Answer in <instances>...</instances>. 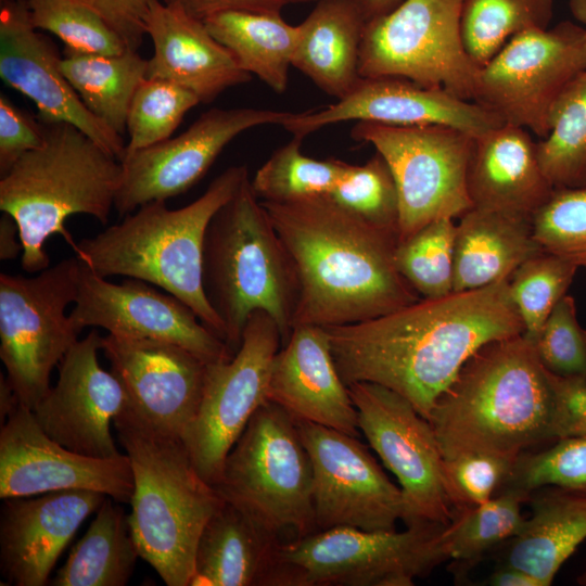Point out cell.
I'll return each instance as SVG.
<instances>
[{
	"instance_id": "obj_35",
	"label": "cell",
	"mask_w": 586,
	"mask_h": 586,
	"mask_svg": "<svg viewBox=\"0 0 586 586\" xmlns=\"http://www.w3.org/2000/svg\"><path fill=\"white\" fill-rule=\"evenodd\" d=\"M537 156L553 188L586 186V71L559 98Z\"/></svg>"
},
{
	"instance_id": "obj_26",
	"label": "cell",
	"mask_w": 586,
	"mask_h": 586,
	"mask_svg": "<svg viewBox=\"0 0 586 586\" xmlns=\"http://www.w3.org/2000/svg\"><path fill=\"white\" fill-rule=\"evenodd\" d=\"M144 24L153 43L146 78L179 85L200 103H211L228 88L252 79L204 22L162 0H149Z\"/></svg>"
},
{
	"instance_id": "obj_3",
	"label": "cell",
	"mask_w": 586,
	"mask_h": 586,
	"mask_svg": "<svg viewBox=\"0 0 586 586\" xmlns=\"http://www.w3.org/2000/svg\"><path fill=\"white\" fill-rule=\"evenodd\" d=\"M443 459L468 453L519 457L575 436L557 374L524 334L480 347L428 420Z\"/></svg>"
},
{
	"instance_id": "obj_39",
	"label": "cell",
	"mask_w": 586,
	"mask_h": 586,
	"mask_svg": "<svg viewBox=\"0 0 586 586\" xmlns=\"http://www.w3.org/2000/svg\"><path fill=\"white\" fill-rule=\"evenodd\" d=\"M455 233L454 219L444 217L398 241L397 269L422 298H437L454 292Z\"/></svg>"
},
{
	"instance_id": "obj_13",
	"label": "cell",
	"mask_w": 586,
	"mask_h": 586,
	"mask_svg": "<svg viewBox=\"0 0 586 586\" xmlns=\"http://www.w3.org/2000/svg\"><path fill=\"white\" fill-rule=\"evenodd\" d=\"M356 141L370 143L387 163L399 198V239L438 218L472 207L467 169L474 137L445 125L393 126L358 122Z\"/></svg>"
},
{
	"instance_id": "obj_53",
	"label": "cell",
	"mask_w": 586,
	"mask_h": 586,
	"mask_svg": "<svg viewBox=\"0 0 586 586\" xmlns=\"http://www.w3.org/2000/svg\"><path fill=\"white\" fill-rule=\"evenodd\" d=\"M486 584L491 586H542L539 581L528 573L505 564L497 566L486 579Z\"/></svg>"
},
{
	"instance_id": "obj_44",
	"label": "cell",
	"mask_w": 586,
	"mask_h": 586,
	"mask_svg": "<svg viewBox=\"0 0 586 586\" xmlns=\"http://www.w3.org/2000/svg\"><path fill=\"white\" fill-rule=\"evenodd\" d=\"M547 485L586 494V435L521 454L499 492L515 489L530 495Z\"/></svg>"
},
{
	"instance_id": "obj_58",
	"label": "cell",
	"mask_w": 586,
	"mask_h": 586,
	"mask_svg": "<svg viewBox=\"0 0 586 586\" xmlns=\"http://www.w3.org/2000/svg\"><path fill=\"white\" fill-rule=\"evenodd\" d=\"M288 1L290 4V3H303V2L314 1V0H288Z\"/></svg>"
},
{
	"instance_id": "obj_25",
	"label": "cell",
	"mask_w": 586,
	"mask_h": 586,
	"mask_svg": "<svg viewBox=\"0 0 586 586\" xmlns=\"http://www.w3.org/2000/svg\"><path fill=\"white\" fill-rule=\"evenodd\" d=\"M267 399L296 420L358 434L357 410L335 367L323 327L293 328L275 356Z\"/></svg>"
},
{
	"instance_id": "obj_27",
	"label": "cell",
	"mask_w": 586,
	"mask_h": 586,
	"mask_svg": "<svg viewBox=\"0 0 586 586\" xmlns=\"http://www.w3.org/2000/svg\"><path fill=\"white\" fill-rule=\"evenodd\" d=\"M466 183L472 207L531 217L555 189L528 130L506 123L474 137Z\"/></svg>"
},
{
	"instance_id": "obj_50",
	"label": "cell",
	"mask_w": 586,
	"mask_h": 586,
	"mask_svg": "<svg viewBox=\"0 0 586 586\" xmlns=\"http://www.w3.org/2000/svg\"><path fill=\"white\" fill-rule=\"evenodd\" d=\"M169 7L204 22L208 17L229 11L281 13L288 0H162Z\"/></svg>"
},
{
	"instance_id": "obj_57",
	"label": "cell",
	"mask_w": 586,
	"mask_h": 586,
	"mask_svg": "<svg viewBox=\"0 0 586 586\" xmlns=\"http://www.w3.org/2000/svg\"><path fill=\"white\" fill-rule=\"evenodd\" d=\"M576 582L578 585H583V586H586V572L581 574L577 578H576Z\"/></svg>"
},
{
	"instance_id": "obj_45",
	"label": "cell",
	"mask_w": 586,
	"mask_h": 586,
	"mask_svg": "<svg viewBox=\"0 0 586 586\" xmlns=\"http://www.w3.org/2000/svg\"><path fill=\"white\" fill-rule=\"evenodd\" d=\"M532 221L543 252L586 270V186L555 188Z\"/></svg>"
},
{
	"instance_id": "obj_29",
	"label": "cell",
	"mask_w": 586,
	"mask_h": 586,
	"mask_svg": "<svg viewBox=\"0 0 586 586\" xmlns=\"http://www.w3.org/2000/svg\"><path fill=\"white\" fill-rule=\"evenodd\" d=\"M456 224L454 291H469L508 279L543 252L531 216L471 207Z\"/></svg>"
},
{
	"instance_id": "obj_36",
	"label": "cell",
	"mask_w": 586,
	"mask_h": 586,
	"mask_svg": "<svg viewBox=\"0 0 586 586\" xmlns=\"http://www.w3.org/2000/svg\"><path fill=\"white\" fill-rule=\"evenodd\" d=\"M528 498V494L502 489L486 502L456 513L442 532L447 559L468 569L487 550L513 537L525 521L521 506Z\"/></svg>"
},
{
	"instance_id": "obj_48",
	"label": "cell",
	"mask_w": 586,
	"mask_h": 586,
	"mask_svg": "<svg viewBox=\"0 0 586 586\" xmlns=\"http://www.w3.org/2000/svg\"><path fill=\"white\" fill-rule=\"evenodd\" d=\"M46 139V126L11 99L0 93V175L27 152L41 146Z\"/></svg>"
},
{
	"instance_id": "obj_12",
	"label": "cell",
	"mask_w": 586,
	"mask_h": 586,
	"mask_svg": "<svg viewBox=\"0 0 586 586\" xmlns=\"http://www.w3.org/2000/svg\"><path fill=\"white\" fill-rule=\"evenodd\" d=\"M586 71L585 29L571 21L517 34L479 68L473 101L545 138L552 111Z\"/></svg>"
},
{
	"instance_id": "obj_20",
	"label": "cell",
	"mask_w": 586,
	"mask_h": 586,
	"mask_svg": "<svg viewBox=\"0 0 586 586\" xmlns=\"http://www.w3.org/2000/svg\"><path fill=\"white\" fill-rule=\"evenodd\" d=\"M97 330L78 340L59 364L53 387L33 409L42 431L67 449L94 458L120 456L111 432L114 419L130 408L119 380L101 367Z\"/></svg>"
},
{
	"instance_id": "obj_21",
	"label": "cell",
	"mask_w": 586,
	"mask_h": 586,
	"mask_svg": "<svg viewBox=\"0 0 586 586\" xmlns=\"http://www.w3.org/2000/svg\"><path fill=\"white\" fill-rule=\"evenodd\" d=\"M54 43L29 20L24 0H1L0 77L30 99L43 124L67 123L123 161V137L93 115L61 69Z\"/></svg>"
},
{
	"instance_id": "obj_42",
	"label": "cell",
	"mask_w": 586,
	"mask_h": 586,
	"mask_svg": "<svg viewBox=\"0 0 586 586\" xmlns=\"http://www.w3.org/2000/svg\"><path fill=\"white\" fill-rule=\"evenodd\" d=\"M199 103L194 93L179 85L145 78L129 106L126 154L169 139L184 115Z\"/></svg>"
},
{
	"instance_id": "obj_6",
	"label": "cell",
	"mask_w": 586,
	"mask_h": 586,
	"mask_svg": "<svg viewBox=\"0 0 586 586\" xmlns=\"http://www.w3.org/2000/svg\"><path fill=\"white\" fill-rule=\"evenodd\" d=\"M41 146L24 154L0 179V209L20 229L23 270L37 273L50 265L44 242L61 234L75 250L65 227L86 214L105 225L120 184L122 162L77 127L44 124Z\"/></svg>"
},
{
	"instance_id": "obj_2",
	"label": "cell",
	"mask_w": 586,
	"mask_h": 586,
	"mask_svg": "<svg viewBox=\"0 0 586 586\" xmlns=\"http://www.w3.org/2000/svg\"><path fill=\"white\" fill-rule=\"evenodd\" d=\"M260 202L296 272L293 328L362 322L420 300L397 269V234L365 221L328 194Z\"/></svg>"
},
{
	"instance_id": "obj_23",
	"label": "cell",
	"mask_w": 586,
	"mask_h": 586,
	"mask_svg": "<svg viewBox=\"0 0 586 586\" xmlns=\"http://www.w3.org/2000/svg\"><path fill=\"white\" fill-rule=\"evenodd\" d=\"M347 120L393 126L445 125L473 137L505 124L481 104L441 88L402 77H362L344 98L318 110L292 113L281 126L293 136L307 135Z\"/></svg>"
},
{
	"instance_id": "obj_54",
	"label": "cell",
	"mask_w": 586,
	"mask_h": 586,
	"mask_svg": "<svg viewBox=\"0 0 586 586\" xmlns=\"http://www.w3.org/2000/svg\"><path fill=\"white\" fill-rule=\"evenodd\" d=\"M20 400L17 395L3 373L0 375V419L5 421L9 415L17 408Z\"/></svg>"
},
{
	"instance_id": "obj_17",
	"label": "cell",
	"mask_w": 586,
	"mask_h": 586,
	"mask_svg": "<svg viewBox=\"0 0 586 586\" xmlns=\"http://www.w3.org/2000/svg\"><path fill=\"white\" fill-rule=\"evenodd\" d=\"M291 114L253 107L206 111L182 133L125 155L114 208L126 216L144 204L184 193L240 133L268 124L281 126Z\"/></svg>"
},
{
	"instance_id": "obj_56",
	"label": "cell",
	"mask_w": 586,
	"mask_h": 586,
	"mask_svg": "<svg viewBox=\"0 0 586 586\" xmlns=\"http://www.w3.org/2000/svg\"><path fill=\"white\" fill-rule=\"evenodd\" d=\"M573 17L583 25L586 35V0H569Z\"/></svg>"
},
{
	"instance_id": "obj_52",
	"label": "cell",
	"mask_w": 586,
	"mask_h": 586,
	"mask_svg": "<svg viewBox=\"0 0 586 586\" xmlns=\"http://www.w3.org/2000/svg\"><path fill=\"white\" fill-rule=\"evenodd\" d=\"M22 253L18 226L11 215L3 213L0 218V259L12 260Z\"/></svg>"
},
{
	"instance_id": "obj_32",
	"label": "cell",
	"mask_w": 586,
	"mask_h": 586,
	"mask_svg": "<svg viewBox=\"0 0 586 586\" xmlns=\"http://www.w3.org/2000/svg\"><path fill=\"white\" fill-rule=\"evenodd\" d=\"M209 33L250 75L257 76L277 93L288 87L289 68L300 40V26L281 13L229 11L204 21Z\"/></svg>"
},
{
	"instance_id": "obj_8",
	"label": "cell",
	"mask_w": 586,
	"mask_h": 586,
	"mask_svg": "<svg viewBox=\"0 0 586 586\" xmlns=\"http://www.w3.org/2000/svg\"><path fill=\"white\" fill-rule=\"evenodd\" d=\"M214 487L278 534L317 531L310 458L295 419L270 400L251 418Z\"/></svg>"
},
{
	"instance_id": "obj_37",
	"label": "cell",
	"mask_w": 586,
	"mask_h": 586,
	"mask_svg": "<svg viewBox=\"0 0 586 586\" xmlns=\"http://www.w3.org/2000/svg\"><path fill=\"white\" fill-rule=\"evenodd\" d=\"M555 0H463L461 33L466 50L479 66L485 65L519 33L547 28Z\"/></svg>"
},
{
	"instance_id": "obj_14",
	"label": "cell",
	"mask_w": 586,
	"mask_h": 586,
	"mask_svg": "<svg viewBox=\"0 0 586 586\" xmlns=\"http://www.w3.org/2000/svg\"><path fill=\"white\" fill-rule=\"evenodd\" d=\"M282 346L275 320L264 310L247 319L237 353L208 362L199 411L182 441L199 474L215 486L226 458L266 402L271 366Z\"/></svg>"
},
{
	"instance_id": "obj_38",
	"label": "cell",
	"mask_w": 586,
	"mask_h": 586,
	"mask_svg": "<svg viewBox=\"0 0 586 586\" xmlns=\"http://www.w3.org/2000/svg\"><path fill=\"white\" fill-rule=\"evenodd\" d=\"M303 139L293 136L256 171L251 186L258 199L283 203L328 194L347 171L351 164L342 160L306 156Z\"/></svg>"
},
{
	"instance_id": "obj_43",
	"label": "cell",
	"mask_w": 586,
	"mask_h": 586,
	"mask_svg": "<svg viewBox=\"0 0 586 586\" xmlns=\"http://www.w3.org/2000/svg\"><path fill=\"white\" fill-rule=\"evenodd\" d=\"M31 25L53 34L73 50L119 54L127 50L122 38L91 9L74 0H24Z\"/></svg>"
},
{
	"instance_id": "obj_55",
	"label": "cell",
	"mask_w": 586,
	"mask_h": 586,
	"mask_svg": "<svg viewBox=\"0 0 586 586\" xmlns=\"http://www.w3.org/2000/svg\"><path fill=\"white\" fill-rule=\"evenodd\" d=\"M360 11L362 12L365 18L368 21L383 15L396 5H398L403 0H354Z\"/></svg>"
},
{
	"instance_id": "obj_30",
	"label": "cell",
	"mask_w": 586,
	"mask_h": 586,
	"mask_svg": "<svg viewBox=\"0 0 586 586\" xmlns=\"http://www.w3.org/2000/svg\"><path fill=\"white\" fill-rule=\"evenodd\" d=\"M527 504L531 517L504 543L501 564L518 568L542 586H549L586 539V494L547 485L532 491Z\"/></svg>"
},
{
	"instance_id": "obj_22",
	"label": "cell",
	"mask_w": 586,
	"mask_h": 586,
	"mask_svg": "<svg viewBox=\"0 0 586 586\" xmlns=\"http://www.w3.org/2000/svg\"><path fill=\"white\" fill-rule=\"evenodd\" d=\"M101 349L131 411L153 429L183 438L201 405L208 362L174 343L110 333Z\"/></svg>"
},
{
	"instance_id": "obj_16",
	"label": "cell",
	"mask_w": 586,
	"mask_h": 586,
	"mask_svg": "<svg viewBox=\"0 0 586 586\" xmlns=\"http://www.w3.org/2000/svg\"><path fill=\"white\" fill-rule=\"evenodd\" d=\"M314 475L317 531L348 526L395 531L405 501L396 486L357 436L296 420Z\"/></svg>"
},
{
	"instance_id": "obj_40",
	"label": "cell",
	"mask_w": 586,
	"mask_h": 586,
	"mask_svg": "<svg viewBox=\"0 0 586 586\" xmlns=\"http://www.w3.org/2000/svg\"><path fill=\"white\" fill-rule=\"evenodd\" d=\"M577 269L564 258L542 252L512 272L509 293L527 340L535 341L557 303L566 294Z\"/></svg>"
},
{
	"instance_id": "obj_9",
	"label": "cell",
	"mask_w": 586,
	"mask_h": 586,
	"mask_svg": "<svg viewBox=\"0 0 586 586\" xmlns=\"http://www.w3.org/2000/svg\"><path fill=\"white\" fill-rule=\"evenodd\" d=\"M443 524L403 532L339 526L282 543L280 586H412L447 561Z\"/></svg>"
},
{
	"instance_id": "obj_46",
	"label": "cell",
	"mask_w": 586,
	"mask_h": 586,
	"mask_svg": "<svg viewBox=\"0 0 586 586\" xmlns=\"http://www.w3.org/2000/svg\"><path fill=\"white\" fill-rule=\"evenodd\" d=\"M517 458L468 453L443 459V483L454 515L493 498L509 476Z\"/></svg>"
},
{
	"instance_id": "obj_49",
	"label": "cell",
	"mask_w": 586,
	"mask_h": 586,
	"mask_svg": "<svg viewBox=\"0 0 586 586\" xmlns=\"http://www.w3.org/2000/svg\"><path fill=\"white\" fill-rule=\"evenodd\" d=\"M100 15L122 38L127 49L141 47L149 0H74Z\"/></svg>"
},
{
	"instance_id": "obj_28",
	"label": "cell",
	"mask_w": 586,
	"mask_h": 586,
	"mask_svg": "<svg viewBox=\"0 0 586 586\" xmlns=\"http://www.w3.org/2000/svg\"><path fill=\"white\" fill-rule=\"evenodd\" d=\"M282 543L280 534L224 499L201 533L190 586H279Z\"/></svg>"
},
{
	"instance_id": "obj_47",
	"label": "cell",
	"mask_w": 586,
	"mask_h": 586,
	"mask_svg": "<svg viewBox=\"0 0 586 586\" xmlns=\"http://www.w3.org/2000/svg\"><path fill=\"white\" fill-rule=\"evenodd\" d=\"M532 343L550 372L561 377L586 374V330L578 322L573 296L565 294L557 303Z\"/></svg>"
},
{
	"instance_id": "obj_15",
	"label": "cell",
	"mask_w": 586,
	"mask_h": 586,
	"mask_svg": "<svg viewBox=\"0 0 586 586\" xmlns=\"http://www.w3.org/2000/svg\"><path fill=\"white\" fill-rule=\"evenodd\" d=\"M358 428L384 466L397 477L405 501L403 522L447 525L454 518L430 422L398 393L372 382L349 384Z\"/></svg>"
},
{
	"instance_id": "obj_33",
	"label": "cell",
	"mask_w": 586,
	"mask_h": 586,
	"mask_svg": "<svg viewBox=\"0 0 586 586\" xmlns=\"http://www.w3.org/2000/svg\"><path fill=\"white\" fill-rule=\"evenodd\" d=\"M112 497L98 508L86 534L71 550L51 584L54 586H124L140 557L128 515Z\"/></svg>"
},
{
	"instance_id": "obj_7",
	"label": "cell",
	"mask_w": 586,
	"mask_h": 586,
	"mask_svg": "<svg viewBox=\"0 0 586 586\" xmlns=\"http://www.w3.org/2000/svg\"><path fill=\"white\" fill-rule=\"evenodd\" d=\"M202 280L232 355L240 347L249 317L256 310L271 316L282 345L286 343L298 300L297 277L249 177L207 226Z\"/></svg>"
},
{
	"instance_id": "obj_34",
	"label": "cell",
	"mask_w": 586,
	"mask_h": 586,
	"mask_svg": "<svg viewBox=\"0 0 586 586\" xmlns=\"http://www.w3.org/2000/svg\"><path fill=\"white\" fill-rule=\"evenodd\" d=\"M60 64L87 109L123 136L131 100L146 78L148 60L131 49L99 54L65 48Z\"/></svg>"
},
{
	"instance_id": "obj_1",
	"label": "cell",
	"mask_w": 586,
	"mask_h": 586,
	"mask_svg": "<svg viewBox=\"0 0 586 586\" xmlns=\"http://www.w3.org/2000/svg\"><path fill=\"white\" fill-rule=\"evenodd\" d=\"M326 330L347 386L383 385L429 420L438 397L480 347L523 334L524 326L508 278L481 289L420 298L386 315Z\"/></svg>"
},
{
	"instance_id": "obj_31",
	"label": "cell",
	"mask_w": 586,
	"mask_h": 586,
	"mask_svg": "<svg viewBox=\"0 0 586 586\" xmlns=\"http://www.w3.org/2000/svg\"><path fill=\"white\" fill-rule=\"evenodd\" d=\"M367 24L354 0H318L298 24L300 40L292 66L336 100L362 78L359 51Z\"/></svg>"
},
{
	"instance_id": "obj_18",
	"label": "cell",
	"mask_w": 586,
	"mask_h": 586,
	"mask_svg": "<svg viewBox=\"0 0 586 586\" xmlns=\"http://www.w3.org/2000/svg\"><path fill=\"white\" fill-rule=\"evenodd\" d=\"M69 317L81 330L99 327L117 336L174 343L206 362L233 356L226 343L173 294L162 293L133 278L122 283L110 282L82 260Z\"/></svg>"
},
{
	"instance_id": "obj_5",
	"label": "cell",
	"mask_w": 586,
	"mask_h": 586,
	"mask_svg": "<svg viewBox=\"0 0 586 586\" xmlns=\"http://www.w3.org/2000/svg\"><path fill=\"white\" fill-rule=\"evenodd\" d=\"M129 457L133 493L128 521L140 558L168 586H190L201 533L224 504L194 468L182 438L127 409L113 421Z\"/></svg>"
},
{
	"instance_id": "obj_51",
	"label": "cell",
	"mask_w": 586,
	"mask_h": 586,
	"mask_svg": "<svg viewBox=\"0 0 586 586\" xmlns=\"http://www.w3.org/2000/svg\"><path fill=\"white\" fill-rule=\"evenodd\" d=\"M557 379L574 425L575 436L586 435V374L557 375Z\"/></svg>"
},
{
	"instance_id": "obj_10",
	"label": "cell",
	"mask_w": 586,
	"mask_h": 586,
	"mask_svg": "<svg viewBox=\"0 0 586 586\" xmlns=\"http://www.w3.org/2000/svg\"><path fill=\"white\" fill-rule=\"evenodd\" d=\"M75 254L36 276L0 275V358L20 404L33 411L81 329L66 315L78 293Z\"/></svg>"
},
{
	"instance_id": "obj_11",
	"label": "cell",
	"mask_w": 586,
	"mask_h": 586,
	"mask_svg": "<svg viewBox=\"0 0 586 586\" xmlns=\"http://www.w3.org/2000/svg\"><path fill=\"white\" fill-rule=\"evenodd\" d=\"M463 0H403L367 22L359 51L361 77H402L473 101L479 66L461 33Z\"/></svg>"
},
{
	"instance_id": "obj_24",
	"label": "cell",
	"mask_w": 586,
	"mask_h": 586,
	"mask_svg": "<svg viewBox=\"0 0 586 586\" xmlns=\"http://www.w3.org/2000/svg\"><path fill=\"white\" fill-rule=\"evenodd\" d=\"M106 495L68 489L8 498L0 511V570L8 585L43 586L81 523Z\"/></svg>"
},
{
	"instance_id": "obj_41",
	"label": "cell",
	"mask_w": 586,
	"mask_h": 586,
	"mask_svg": "<svg viewBox=\"0 0 586 586\" xmlns=\"http://www.w3.org/2000/svg\"><path fill=\"white\" fill-rule=\"evenodd\" d=\"M328 195L348 212L399 239L398 191L387 163L379 153L362 165L351 164Z\"/></svg>"
},
{
	"instance_id": "obj_19",
	"label": "cell",
	"mask_w": 586,
	"mask_h": 586,
	"mask_svg": "<svg viewBox=\"0 0 586 586\" xmlns=\"http://www.w3.org/2000/svg\"><path fill=\"white\" fill-rule=\"evenodd\" d=\"M89 489L130 502L133 476L127 454L94 458L50 438L30 409L21 404L0 430V498Z\"/></svg>"
},
{
	"instance_id": "obj_4",
	"label": "cell",
	"mask_w": 586,
	"mask_h": 586,
	"mask_svg": "<svg viewBox=\"0 0 586 586\" xmlns=\"http://www.w3.org/2000/svg\"><path fill=\"white\" fill-rule=\"evenodd\" d=\"M247 177L245 166H231L192 203L177 209L165 201L144 204L120 222L79 240L74 252L100 277L125 276L162 288L224 341V326L203 289L204 237L216 212Z\"/></svg>"
}]
</instances>
